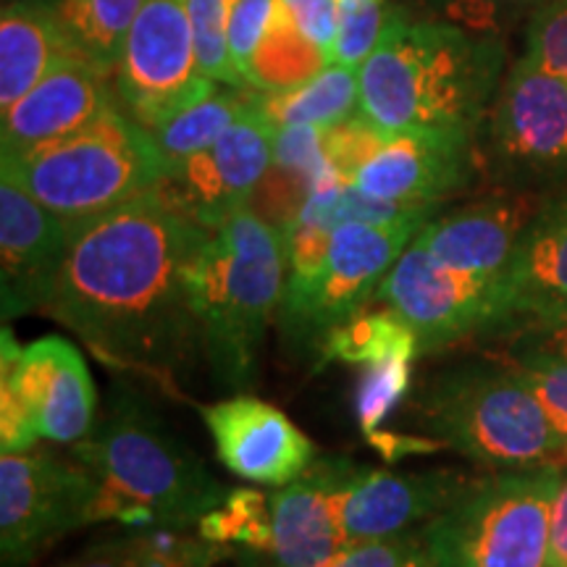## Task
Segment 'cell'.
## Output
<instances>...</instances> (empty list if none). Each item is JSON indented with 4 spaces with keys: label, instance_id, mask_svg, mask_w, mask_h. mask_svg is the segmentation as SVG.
<instances>
[{
    "label": "cell",
    "instance_id": "cell-1",
    "mask_svg": "<svg viewBox=\"0 0 567 567\" xmlns=\"http://www.w3.org/2000/svg\"><path fill=\"white\" fill-rule=\"evenodd\" d=\"M210 231L158 187L80 224L45 313L103 365L182 396L205 358L187 268Z\"/></svg>",
    "mask_w": 567,
    "mask_h": 567
},
{
    "label": "cell",
    "instance_id": "cell-2",
    "mask_svg": "<svg viewBox=\"0 0 567 567\" xmlns=\"http://www.w3.org/2000/svg\"><path fill=\"white\" fill-rule=\"evenodd\" d=\"M502 45L446 19H410L400 9L360 66L358 113L386 134H473L492 109Z\"/></svg>",
    "mask_w": 567,
    "mask_h": 567
},
{
    "label": "cell",
    "instance_id": "cell-3",
    "mask_svg": "<svg viewBox=\"0 0 567 567\" xmlns=\"http://www.w3.org/2000/svg\"><path fill=\"white\" fill-rule=\"evenodd\" d=\"M69 455L97 484L92 523L197 528L231 492L158 410L126 386L113 389L103 415L82 442L71 444Z\"/></svg>",
    "mask_w": 567,
    "mask_h": 567
},
{
    "label": "cell",
    "instance_id": "cell-4",
    "mask_svg": "<svg viewBox=\"0 0 567 567\" xmlns=\"http://www.w3.org/2000/svg\"><path fill=\"white\" fill-rule=\"evenodd\" d=\"M187 284L213 381L243 392L255 381L258 352L287 287L284 234L252 208L239 210L210 231L187 268Z\"/></svg>",
    "mask_w": 567,
    "mask_h": 567
},
{
    "label": "cell",
    "instance_id": "cell-5",
    "mask_svg": "<svg viewBox=\"0 0 567 567\" xmlns=\"http://www.w3.org/2000/svg\"><path fill=\"white\" fill-rule=\"evenodd\" d=\"M415 413L436 444L492 471L565 467L567 446L542 402L496 358L429 375L415 394Z\"/></svg>",
    "mask_w": 567,
    "mask_h": 567
},
{
    "label": "cell",
    "instance_id": "cell-6",
    "mask_svg": "<svg viewBox=\"0 0 567 567\" xmlns=\"http://www.w3.org/2000/svg\"><path fill=\"white\" fill-rule=\"evenodd\" d=\"M0 166L69 229L151 193L168 174L153 134L116 105L66 137L0 155Z\"/></svg>",
    "mask_w": 567,
    "mask_h": 567
},
{
    "label": "cell",
    "instance_id": "cell-7",
    "mask_svg": "<svg viewBox=\"0 0 567 567\" xmlns=\"http://www.w3.org/2000/svg\"><path fill=\"white\" fill-rule=\"evenodd\" d=\"M563 478L557 465L476 476L423 526L429 567H547Z\"/></svg>",
    "mask_w": 567,
    "mask_h": 567
},
{
    "label": "cell",
    "instance_id": "cell-8",
    "mask_svg": "<svg viewBox=\"0 0 567 567\" xmlns=\"http://www.w3.org/2000/svg\"><path fill=\"white\" fill-rule=\"evenodd\" d=\"M97 421V394L80 350L61 337L19 347L9 323L0 334V446L27 452L40 439L76 444Z\"/></svg>",
    "mask_w": 567,
    "mask_h": 567
},
{
    "label": "cell",
    "instance_id": "cell-9",
    "mask_svg": "<svg viewBox=\"0 0 567 567\" xmlns=\"http://www.w3.org/2000/svg\"><path fill=\"white\" fill-rule=\"evenodd\" d=\"M484 153L505 189L567 182V80L520 55L488 109Z\"/></svg>",
    "mask_w": 567,
    "mask_h": 567
},
{
    "label": "cell",
    "instance_id": "cell-10",
    "mask_svg": "<svg viewBox=\"0 0 567 567\" xmlns=\"http://www.w3.org/2000/svg\"><path fill=\"white\" fill-rule=\"evenodd\" d=\"M97 484L74 457L27 450L0 457V563L30 567L59 538L90 526Z\"/></svg>",
    "mask_w": 567,
    "mask_h": 567
},
{
    "label": "cell",
    "instance_id": "cell-11",
    "mask_svg": "<svg viewBox=\"0 0 567 567\" xmlns=\"http://www.w3.org/2000/svg\"><path fill=\"white\" fill-rule=\"evenodd\" d=\"M373 300L415 331L421 354L488 337L502 323V279L455 271L410 243Z\"/></svg>",
    "mask_w": 567,
    "mask_h": 567
},
{
    "label": "cell",
    "instance_id": "cell-12",
    "mask_svg": "<svg viewBox=\"0 0 567 567\" xmlns=\"http://www.w3.org/2000/svg\"><path fill=\"white\" fill-rule=\"evenodd\" d=\"M429 221L431 218H408L394 224H339L331 234L329 258L316 287L295 313L279 316L281 337L302 350L323 347L331 331L365 310L368 300L379 292L381 281L400 255Z\"/></svg>",
    "mask_w": 567,
    "mask_h": 567
},
{
    "label": "cell",
    "instance_id": "cell-13",
    "mask_svg": "<svg viewBox=\"0 0 567 567\" xmlns=\"http://www.w3.org/2000/svg\"><path fill=\"white\" fill-rule=\"evenodd\" d=\"M218 82L200 71L189 0H142L116 71V95L147 132Z\"/></svg>",
    "mask_w": 567,
    "mask_h": 567
},
{
    "label": "cell",
    "instance_id": "cell-14",
    "mask_svg": "<svg viewBox=\"0 0 567 567\" xmlns=\"http://www.w3.org/2000/svg\"><path fill=\"white\" fill-rule=\"evenodd\" d=\"M347 457H318L271 494V542L266 549H237L239 567H326L350 547L344 499L360 473Z\"/></svg>",
    "mask_w": 567,
    "mask_h": 567
},
{
    "label": "cell",
    "instance_id": "cell-15",
    "mask_svg": "<svg viewBox=\"0 0 567 567\" xmlns=\"http://www.w3.org/2000/svg\"><path fill=\"white\" fill-rule=\"evenodd\" d=\"M274 140L276 126L252 101L250 111L243 113L210 147L163 176L158 189L197 224L218 229L239 210L250 208L274 163Z\"/></svg>",
    "mask_w": 567,
    "mask_h": 567
},
{
    "label": "cell",
    "instance_id": "cell-16",
    "mask_svg": "<svg viewBox=\"0 0 567 567\" xmlns=\"http://www.w3.org/2000/svg\"><path fill=\"white\" fill-rule=\"evenodd\" d=\"M71 229L0 166V318L45 310L59 287Z\"/></svg>",
    "mask_w": 567,
    "mask_h": 567
},
{
    "label": "cell",
    "instance_id": "cell-17",
    "mask_svg": "<svg viewBox=\"0 0 567 567\" xmlns=\"http://www.w3.org/2000/svg\"><path fill=\"white\" fill-rule=\"evenodd\" d=\"M197 410L218 460L234 476L264 486H287L313 465V442L279 408L258 396L237 392Z\"/></svg>",
    "mask_w": 567,
    "mask_h": 567
},
{
    "label": "cell",
    "instance_id": "cell-18",
    "mask_svg": "<svg viewBox=\"0 0 567 567\" xmlns=\"http://www.w3.org/2000/svg\"><path fill=\"white\" fill-rule=\"evenodd\" d=\"M547 195L536 189H502L434 216L415 234V243L446 268L505 279L517 245Z\"/></svg>",
    "mask_w": 567,
    "mask_h": 567
},
{
    "label": "cell",
    "instance_id": "cell-19",
    "mask_svg": "<svg viewBox=\"0 0 567 567\" xmlns=\"http://www.w3.org/2000/svg\"><path fill=\"white\" fill-rule=\"evenodd\" d=\"M476 168L473 134L400 132L389 134L354 174L352 187L389 203L434 205L471 182Z\"/></svg>",
    "mask_w": 567,
    "mask_h": 567
},
{
    "label": "cell",
    "instance_id": "cell-20",
    "mask_svg": "<svg viewBox=\"0 0 567 567\" xmlns=\"http://www.w3.org/2000/svg\"><path fill=\"white\" fill-rule=\"evenodd\" d=\"M111 74L76 53L63 55L11 109L0 111L3 155H19L82 130L113 109Z\"/></svg>",
    "mask_w": 567,
    "mask_h": 567
},
{
    "label": "cell",
    "instance_id": "cell-21",
    "mask_svg": "<svg viewBox=\"0 0 567 567\" xmlns=\"http://www.w3.org/2000/svg\"><path fill=\"white\" fill-rule=\"evenodd\" d=\"M476 476L439 467L392 473L360 467L344 499V530L350 542H368L421 528L446 509Z\"/></svg>",
    "mask_w": 567,
    "mask_h": 567
},
{
    "label": "cell",
    "instance_id": "cell-22",
    "mask_svg": "<svg viewBox=\"0 0 567 567\" xmlns=\"http://www.w3.org/2000/svg\"><path fill=\"white\" fill-rule=\"evenodd\" d=\"M567 302V187L547 195L502 279V323ZM496 329V331H499ZM494 334V331H492ZM488 334V337H492Z\"/></svg>",
    "mask_w": 567,
    "mask_h": 567
},
{
    "label": "cell",
    "instance_id": "cell-23",
    "mask_svg": "<svg viewBox=\"0 0 567 567\" xmlns=\"http://www.w3.org/2000/svg\"><path fill=\"white\" fill-rule=\"evenodd\" d=\"M69 53L74 51L55 3L9 0L0 11V111L24 97Z\"/></svg>",
    "mask_w": 567,
    "mask_h": 567
},
{
    "label": "cell",
    "instance_id": "cell-24",
    "mask_svg": "<svg viewBox=\"0 0 567 567\" xmlns=\"http://www.w3.org/2000/svg\"><path fill=\"white\" fill-rule=\"evenodd\" d=\"M255 105L276 130L284 126H331L347 122L360 105V69L326 66L308 82L281 92H255Z\"/></svg>",
    "mask_w": 567,
    "mask_h": 567
},
{
    "label": "cell",
    "instance_id": "cell-25",
    "mask_svg": "<svg viewBox=\"0 0 567 567\" xmlns=\"http://www.w3.org/2000/svg\"><path fill=\"white\" fill-rule=\"evenodd\" d=\"M252 101L255 90L216 84L200 101L189 103L187 109L151 130L155 145L168 163V172L182 161L193 158L195 153L210 147L243 113L250 111Z\"/></svg>",
    "mask_w": 567,
    "mask_h": 567
},
{
    "label": "cell",
    "instance_id": "cell-26",
    "mask_svg": "<svg viewBox=\"0 0 567 567\" xmlns=\"http://www.w3.org/2000/svg\"><path fill=\"white\" fill-rule=\"evenodd\" d=\"M55 9L71 51L116 76L142 0H59Z\"/></svg>",
    "mask_w": 567,
    "mask_h": 567
},
{
    "label": "cell",
    "instance_id": "cell-27",
    "mask_svg": "<svg viewBox=\"0 0 567 567\" xmlns=\"http://www.w3.org/2000/svg\"><path fill=\"white\" fill-rule=\"evenodd\" d=\"M421 354L417 337L394 310H360L344 326H339L321 347V363L373 365L392 358Z\"/></svg>",
    "mask_w": 567,
    "mask_h": 567
},
{
    "label": "cell",
    "instance_id": "cell-28",
    "mask_svg": "<svg viewBox=\"0 0 567 567\" xmlns=\"http://www.w3.org/2000/svg\"><path fill=\"white\" fill-rule=\"evenodd\" d=\"M326 66H331L329 55L305 38L276 6L271 30L252 61L250 87L258 92L292 90Z\"/></svg>",
    "mask_w": 567,
    "mask_h": 567
},
{
    "label": "cell",
    "instance_id": "cell-29",
    "mask_svg": "<svg viewBox=\"0 0 567 567\" xmlns=\"http://www.w3.org/2000/svg\"><path fill=\"white\" fill-rule=\"evenodd\" d=\"M126 536L137 567H213L234 557L231 547L210 542L197 528L145 526L130 528Z\"/></svg>",
    "mask_w": 567,
    "mask_h": 567
},
{
    "label": "cell",
    "instance_id": "cell-30",
    "mask_svg": "<svg viewBox=\"0 0 567 567\" xmlns=\"http://www.w3.org/2000/svg\"><path fill=\"white\" fill-rule=\"evenodd\" d=\"M197 530L210 542L237 549H266L271 542V494L231 488L226 502L203 517Z\"/></svg>",
    "mask_w": 567,
    "mask_h": 567
},
{
    "label": "cell",
    "instance_id": "cell-31",
    "mask_svg": "<svg viewBox=\"0 0 567 567\" xmlns=\"http://www.w3.org/2000/svg\"><path fill=\"white\" fill-rule=\"evenodd\" d=\"M237 0H189L195 51L200 71L210 82L243 87L229 59V24Z\"/></svg>",
    "mask_w": 567,
    "mask_h": 567
},
{
    "label": "cell",
    "instance_id": "cell-32",
    "mask_svg": "<svg viewBox=\"0 0 567 567\" xmlns=\"http://www.w3.org/2000/svg\"><path fill=\"white\" fill-rule=\"evenodd\" d=\"M496 360L507 363L513 371L526 381V386L542 402L544 413L563 436L567 446V360L549 358V354H528V352H499ZM567 471V452H565Z\"/></svg>",
    "mask_w": 567,
    "mask_h": 567
},
{
    "label": "cell",
    "instance_id": "cell-33",
    "mask_svg": "<svg viewBox=\"0 0 567 567\" xmlns=\"http://www.w3.org/2000/svg\"><path fill=\"white\" fill-rule=\"evenodd\" d=\"M415 358H392L384 363L365 365L363 381L358 386V421L363 434L371 439L381 429L384 417L405 400L413 379Z\"/></svg>",
    "mask_w": 567,
    "mask_h": 567
},
{
    "label": "cell",
    "instance_id": "cell-34",
    "mask_svg": "<svg viewBox=\"0 0 567 567\" xmlns=\"http://www.w3.org/2000/svg\"><path fill=\"white\" fill-rule=\"evenodd\" d=\"M400 9L402 6H392L389 0L342 9V21H339L334 48H331V63L347 69L363 66L375 48H379L386 27L392 24Z\"/></svg>",
    "mask_w": 567,
    "mask_h": 567
},
{
    "label": "cell",
    "instance_id": "cell-35",
    "mask_svg": "<svg viewBox=\"0 0 567 567\" xmlns=\"http://www.w3.org/2000/svg\"><path fill=\"white\" fill-rule=\"evenodd\" d=\"M492 344L499 352H528L549 354V358L567 360V302L557 308L530 313L507 323L505 329L494 331Z\"/></svg>",
    "mask_w": 567,
    "mask_h": 567
},
{
    "label": "cell",
    "instance_id": "cell-36",
    "mask_svg": "<svg viewBox=\"0 0 567 567\" xmlns=\"http://www.w3.org/2000/svg\"><path fill=\"white\" fill-rule=\"evenodd\" d=\"M276 13V0H237L229 24V59L243 87H250V69Z\"/></svg>",
    "mask_w": 567,
    "mask_h": 567
},
{
    "label": "cell",
    "instance_id": "cell-37",
    "mask_svg": "<svg viewBox=\"0 0 567 567\" xmlns=\"http://www.w3.org/2000/svg\"><path fill=\"white\" fill-rule=\"evenodd\" d=\"M326 567H429L423 526L396 536L352 542Z\"/></svg>",
    "mask_w": 567,
    "mask_h": 567
},
{
    "label": "cell",
    "instance_id": "cell-38",
    "mask_svg": "<svg viewBox=\"0 0 567 567\" xmlns=\"http://www.w3.org/2000/svg\"><path fill=\"white\" fill-rule=\"evenodd\" d=\"M389 137L379 126L354 113L347 122L326 130V155H329L331 168L344 184H352L354 174L363 168V163L384 145Z\"/></svg>",
    "mask_w": 567,
    "mask_h": 567
},
{
    "label": "cell",
    "instance_id": "cell-39",
    "mask_svg": "<svg viewBox=\"0 0 567 567\" xmlns=\"http://www.w3.org/2000/svg\"><path fill=\"white\" fill-rule=\"evenodd\" d=\"M425 3L452 24H460L478 34H494V30L523 17V13L534 17L551 0H425Z\"/></svg>",
    "mask_w": 567,
    "mask_h": 567
},
{
    "label": "cell",
    "instance_id": "cell-40",
    "mask_svg": "<svg viewBox=\"0 0 567 567\" xmlns=\"http://www.w3.org/2000/svg\"><path fill=\"white\" fill-rule=\"evenodd\" d=\"M523 55L567 80V0H551L530 17Z\"/></svg>",
    "mask_w": 567,
    "mask_h": 567
},
{
    "label": "cell",
    "instance_id": "cell-41",
    "mask_svg": "<svg viewBox=\"0 0 567 567\" xmlns=\"http://www.w3.org/2000/svg\"><path fill=\"white\" fill-rule=\"evenodd\" d=\"M276 6L331 61V48H334L339 21H342L339 0H276Z\"/></svg>",
    "mask_w": 567,
    "mask_h": 567
},
{
    "label": "cell",
    "instance_id": "cell-42",
    "mask_svg": "<svg viewBox=\"0 0 567 567\" xmlns=\"http://www.w3.org/2000/svg\"><path fill=\"white\" fill-rule=\"evenodd\" d=\"M55 567H137L132 557L130 536L118 534L101 538V542H92L87 547L76 551L59 563Z\"/></svg>",
    "mask_w": 567,
    "mask_h": 567
},
{
    "label": "cell",
    "instance_id": "cell-43",
    "mask_svg": "<svg viewBox=\"0 0 567 567\" xmlns=\"http://www.w3.org/2000/svg\"><path fill=\"white\" fill-rule=\"evenodd\" d=\"M549 565L567 567V476L557 488L549 520Z\"/></svg>",
    "mask_w": 567,
    "mask_h": 567
},
{
    "label": "cell",
    "instance_id": "cell-44",
    "mask_svg": "<svg viewBox=\"0 0 567 567\" xmlns=\"http://www.w3.org/2000/svg\"><path fill=\"white\" fill-rule=\"evenodd\" d=\"M368 3H384V0H339L342 9H352V6H368Z\"/></svg>",
    "mask_w": 567,
    "mask_h": 567
},
{
    "label": "cell",
    "instance_id": "cell-45",
    "mask_svg": "<svg viewBox=\"0 0 567 567\" xmlns=\"http://www.w3.org/2000/svg\"><path fill=\"white\" fill-rule=\"evenodd\" d=\"M547 567H551V565H547Z\"/></svg>",
    "mask_w": 567,
    "mask_h": 567
}]
</instances>
